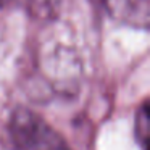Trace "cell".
Segmentation results:
<instances>
[{
	"label": "cell",
	"instance_id": "6da1fadb",
	"mask_svg": "<svg viewBox=\"0 0 150 150\" xmlns=\"http://www.w3.org/2000/svg\"><path fill=\"white\" fill-rule=\"evenodd\" d=\"M8 131L13 150H69L65 139L47 121L26 108L11 115Z\"/></svg>",
	"mask_w": 150,
	"mask_h": 150
},
{
	"label": "cell",
	"instance_id": "7a4b0ae2",
	"mask_svg": "<svg viewBox=\"0 0 150 150\" xmlns=\"http://www.w3.org/2000/svg\"><path fill=\"white\" fill-rule=\"evenodd\" d=\"M115 20L139 29H147L150 23V0H103Z\"/></svg>",
	"mask_w": 150,
	"mask_h": 150
},
{
	"label": "cell",
	"instance_id": "3957f363",
	"mask_svg": "<svg viewBox=\"0 0 150 150\" xmlns=\"http://www.w3.org/2000/svg\"><path fill=\"white\" fill-rule=\"evenodd\" d=\"M7 2H8V0H0V7H2V5H5Z\"/></svg>",
	"mask_w": 150,
	"mask_h": 150
}]
</instances>
